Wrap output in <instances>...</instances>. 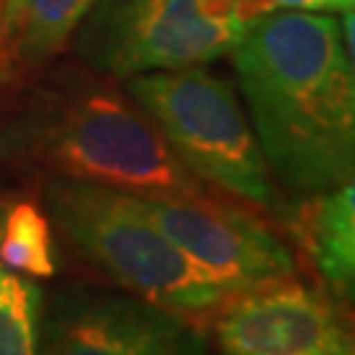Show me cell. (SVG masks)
I'll return each mask as SVG.
<instances>
[{
	"instance_id": "6da1fadb",
	"label": "cell",
	"mask_w": 355,
	"mask_h": 355,
	"mask_svg": "<svg viewBox=\"0 0 355 355\" xmlns=\"http://www.w3.org/2000/svg\"><path fill=\"white\" fill-rule=\"evenodd\" d=\"M277 187L311 200L355 168V71L331 13L268 11L229 53Z\"/></svg>"
},
{
	"instance_id": "7a4b0ae2",
	"label": "cell",
	"mask_w": 355,
	"mask_h": 355,
	"mask_svg": "<svg viewBox=\"0 0 355 355\" xmlns=\"http://www.w3.org/2000/svg\"><path fill=\"white\" fill-rule=\"evenodd\" d=\"M0 161L140 198L211 195L140 103L98 79L48 89L26 103L0 127Z\"/></svg>"
},
{
	"instance_id": "3957f363",
	"label": "cell",
	"mask_w": 355,
	"mask_h": 355,
	"mask_svg": "<svg viewBox=\"0 0 355 355\" xmlns=\"http://www.w3.org/2000/svg\"><path fill=\"white\" fill-rule=\"evenodd\" d=\"M45 205L76 253L129 295L187 318L211 316L229 300L145 216L137 195L51 179Z\"/></svg>"
},
{
	"instance_id": "277c9868",
	"label": "cell",
	"mask_w": 355,
	"mask_h": 355,
	"mask_svg": "<svg viewBox=\"0 0 355 355\" xmlns=\"http://www.w3.org/2000/svg\"><path fill=\"white\" fill-rule=\"evenodd\" d=\"M127 92L205 187L268 214H284L250 116L229 79L205 66H187L129 76Z\"/></svg>"
},
{
	"instance_id": "5b68a950",
	"label": "cell",
	"mask_w": 355,
	"mask_h": 355,
	"mask_svg": "<svg viewBox=\"0 0 355 355\" xmlns=\"http://www.w3.org/2000/svg\"><path fill=\"white\" fill-rule=\"evenodd\" d=\"M263 0H95L79 51L95 69L124 79L205 66L237 48Z\"/></svg>"
},
{
	"instance_id": "8992f818",
	"label": "cell",
	"mask_w": 355,
	"mask_h": 355,
	"mask_svg": "<svg viewBox=\"0 0 355 355\" xmlns=\"http://www.w3.org/2000/svg\"><path fill=\"white\" fill-rule=\"evenodd\" d=\"M140 208L216 287L232 295L295 277V258L263 218L203 198H140Z\"/></svg>"
},
{
	"instance_id": "52a82bcc",
	"label": "cell",
	"mask_w": 355,
	"mask_h": 355,
	"mask_svg": "<svg viewBox=\"0 0 355 355\" xmlns=\"http://www.w3.org/2000/svg\"><path fill=\"white\" fill-rule=\"evenodd\" d=\"M40 355H208L192 318L129 292H61L40 321Z\"/></svg>"
},
{
	"instance_id": "ba28073f",
	"label": "cell",
	"mask_w": 355,
	"mask_h": 355,
	"mask_svg": "<svg viewBox=\"0 0 355 355\" xmlns=\"http://www.w3.org/2000/svg\"><path fill=\"white\" fill-rule=\"evenodd\" d=\"M224 355H350L355 329L327 292L287 277L232 295L214 313Z\"/></svg>"
},
{
	"instance_id": "9c48e42d",
	"label": "cell",
	"mask_w": 355,
	"mask_h": 355,
	"mask_svg": "<svg viewBox=\"0 0 355 355\" xmlns=\"http://www.w3.org/2000/svg\"><path fill=\"white\" fill-rule=\"evenodd\" d=\"M305 203V250L331 292L355 308V168L337 187Z\"/></svg>"
},
{
	"instance_id": "30bf717a",
	"label": "cell",
	"mask_w": 355,
	"mask_h": 355,
	"mask_svg": "<svg viewBox=\"0 0 355 355\" xmlns=\"http://www.w3.org/2000/svg\"><path fill=\"white\" fill-rule=\"evenodd\" d=\"M0 263L32 279L55 277L51 218L37 203L16 200L0 218Z\"/></svg>"
},
{
	"instance_id": "8fae6325",
	"label": "cell",
	"mask_w": 355,
	"mask_h": 355,
	"mask_svg": "<svg viewBox=\"0 0 355 355\" xmlns=\"http://www.w3.org/2000/svg\"><path fill=\"white\" fill-rule=\"evenodd\" d=\"M95 0H29L13 48L24 64H42L71 40Z\"/></svg>"
},
{
	"instance_id": "7c38bea8",
	"label": "cell",
	"mask_w": 355,
	"mask_h": 355,
	"mask_svg": "<svg viewBox=\"0 0 355 355\" xmlns=\"http://www.w3.org/2000/svg\"><path fill=\"white\" fill-rule=\"evenodd\" d=\"M42 292L0 268V355H40Z\"/></svg>"
},
{
	"instance_id": "4fadbf2b",
	"label": "cell",
	"mask_w": 355,
	"mask_h": 355,
	"mask_svg": "<svg viewBox=\"0 0 355 355\" xmlns=\"http://www.w3.org/2000/svg\"><path fill=\"white\" fill-rule=\"evenodd\" d=\"M271 11H305V13H347L355 0H263Z\"/></svg>"
},
{
	"instance_id": "5bb4252c",
	"label": "cell",
	"mask_w": 355,
	"mask_h": 355,
	"mask_svg": "<svg viewBox=\"0 0 355 355\" xmlns=\"http://www.w3.org/2000/svg\"><path fill=\"white\" fill-rule=\"evenodd\" d=\"M29 0H3L0 3V45L3 51H13L19 29L24 21V11Z\"/></svg>"
},
{
	"instance_id": "9a60e30c",
	"label": "cell",
	"mask_w": 355,
	"mask_h": 355,
	"mask_svg": "<svg viewBox=\"0 0 355 355\" xmlns=\"http://www.w3.org/2000/svg\"><path fill=\"white\" fill-rule=\"evenodd\" d=\"M340 26H343L345 48H347V55H350V64H353V71H355V8L343 13V24Z\"/></svg>"
},
{
	"instance_id": "2e32d148",
	"label": "cell",
	"mask_w": 355,
	"mask_h": 355,
	"mask_svg": "<svg viewBox=\"0 0 355 355\" xmlns=\"http://www.w3.org/2000/svg\"><path fill=\"white\" fill-rule=\"evenodd\" d=\"M350 355H355V337H353V353H350Z\"/></svg>"
},
{
	"instance_id": "e0dca14e",
	"label": "cell",
	"mask_w": 355,
	"mask_h": 355,
	"mask_svg": "<svg viewBox=\"0 0 355 355\" xmlns=\"http://www.w3.org/2000/svg\"><path fill=\"white\" fill-rule=\"evenodd\" d=\"M0 3H3V0H0Z\"/></svg>"
}]
</instances>
